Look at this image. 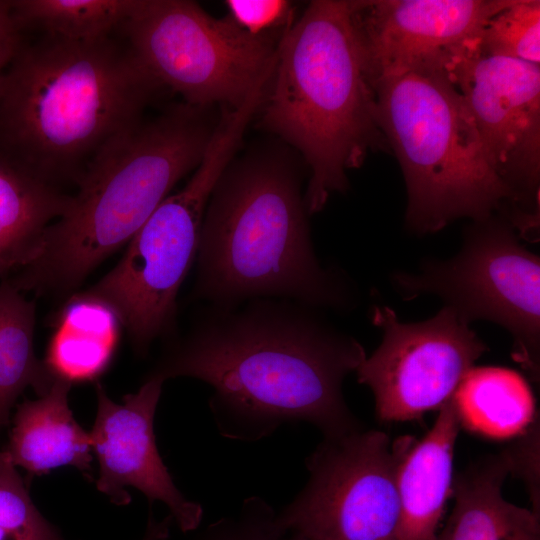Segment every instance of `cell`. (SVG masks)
Listing matches in <instances>:
<instances>
[{
  "label": "cell",
  "mask_w": 540,
  "mask_h": 540,
  "mask_svg": "<svg viewBox=\"0 0 540 540\" xmlns=\"http://www.w3.org/2000/svg\"><path fill=\"white\" fill-rule=\"evenodd\" d=\"M366 357L359 341L329 324L316 308L255 298L234 306L209 305L151 374L211 386L209 408L225 438L254 442L295 422L335 438L365 428L342 387Z\"/></svg>",
  "instance_id": "6da1fadb"
},
{
  "label": "cell",
  "mask_w": 540,
  "mask_h": 540,
  "mask_svg": "<svg viewBox=\"0 0 540 540\" xmlns=\"http://www.w3.org/2000/svg\"><path fill=\"white\" fill-rule=\"evenodd\" d=\"M162 87L111 36L24 41L0 95V154L57 188L136 126Z\"/></svg>",
  "instance_id": "7a4b0ae2"
},
{
  "label": "cell",
  "mask_w": 540,
  "mask_h": 540,
  "mask_svg": "<svg viewBox=\"0 0 540 540\" xmlns=\"http://www.w3.org/2000/svg\"><path fill=\"white\" fill-rule=\"evenodd\" d=\"M293 157L260 149L235 158L218 178L203 217L192 295L213 306L255 298L344 309L343 278L318 260Z\"/></svg>",
  "instance_id": "3957f363"
},
{
  "label": "cell",
  "mask_w": 540,
  "mask_h": 540,
  "mask_svg": "<svg viewBox=\"0 0 540 540\" xmlns=\"http://www.w3.org/2000/svg\"><path fill=\"white\" fill-rule=\"evenodd\" d=\"M356 0H314L282 36L256 116L296 149L310 177L308 214L348 188L347 171L387 142L357 33Z\"/></svg>",
  "instance_id": "277c9868"
},
{
  "label": "cell",
  "mask_w": 540,
  "mask_h": 540,
  "mask_svg": "<svg viewBox=\"0 0 540 540\" xmlns=\"http://www.w3.org/2000/svg\"><path fill=\"white\" fill-rule=\"evenodd\" d=\"M217 119L184 102L107 143L77 181L40 255L9 282L21 292L69 293L129 243L171 189L201 162Z\"/></svg>",
  "instance_id": "5b68a950"
},
{
  "label": "cell",
  "mask_w": 540,
  "mask_h": 540,
  "mask_svg": "<svg viewBox=\"0 0 540 540\" xmlns=\"http://www.w3.org/2000/svg\"><path fill=\"white\" fill-rule=\"evenodd\" d=\"M372 86L378 126L404 176L410 230L432 233L459 218L479 221L496 213L517 224L515 197L446 75L409 73Z\"/></svg>",
  "instance_id": "8992f818"
},
{
  "label": "cell",
  "mask_w": 540,
  "mask_h": 540,
  "mask_svg": "<svg viewBox=\"0 0 540 540\" xmlns=\"http://www.w3.org/2000/svg\"><path fill=\"white\" fill-rule=\"evenodd\" d=\"M251 121L246 107L220 114L188 182L160 203L116 266L86 290L112 307L139 353L173 328L177 294L197 256L210 195Z\"/></svg>",
  "instance_id": "52a82bcc"
},
{
  "label": "cell",
  "mask_w": 540,
  "mask_h": 540,
  "mask_svg": "<svg viewBox=\"0 0 540 540\" xmlns=\"http://www.w3.org/2000/svg\"><path fill=\"white\" fill-rule=\"evenodd\" d=\"M119 30L162 88L201 108L239 107L272 73L281 40L249 35L189 0H136Z\"/></svg>",
  "instance_id": "ba28073f"
},
{
  "label": "cell",
  "mask_w": 540,
  "mask_h": 540,
  "mask_svg": "<svg viewBox=\"0 0 540 540\" xmlns=\"http://www.w3.org/2000/svg\"><path fill=\"white\" fill-rule=\"evenodd\" d=\"M394 284L406 299L440 297L467 324L502 326L512 336L514 360L539 381L540 261L505 218L473 221L456 256L427 261L417 273H398Z\"/></svg>",
  "instance_id": "9c48e42d"
},
{
  "label": "cell",
  "mask_w": 540,
  "mask_h": 540,
  "mask_svg": "<svg viewBox=\"0 0 540 540\" xmlns=\"http://www.w3.org/2000/svg\"><path fill=\"white\" fill-rule=\"evenodd\" d=\"M414 438L366 429L323 438L306 458L308 480L279 521L307 540H396L397 470Z\"/></svg>",
  "instance_id": "30bf717a"
},
{
  "label": "cell",
  "mask_w": 540,
  "mask_h": 540,
  "mask_svg": "<svg viewBox=\"0 0 540 540\" xmlns=\"http://www.w3.org/2000/svg\"><path fill=\"white\" fill-rule=\"evenodd\" d=\"M373 323L382 331L377 349L355 371L373 393L382 422H406L439 410L453 396L487 345L451 308L417 323L399 320L376 306Z\"/></svg>",
  "instance_id": "8fae6325"
},
{
  "label": "cell",
  "mask_w": 540,
  "mask_h": 540,
  "mask_svg": "<svg viewBox=\"0 0 540 540\" xmlns=\"http://www.w3.org/2000/svg\"><path fill=\"white\" fill-rule=\"evenodd\" d=\"M488 156L515 197L519 234L536 239L540 183V66L481 55L478 48L448 70Z\"/></svg>",
  "instance_id": "7c38bea8"
},
{
  "label": "cell",
  "mask_w": 540,
  "mask_h": 540,
  "mask_svg": "<svg viewBox=\"0 0 540 540\" xmlns=\"http://www.w3.org/2000/svg\"><path fill=\"white\" fill-rule=\"evenodd\" d=\"M512 0H356L354 20L371 83L444 74L478 48L486 22Z\"/></svg>",
  "instance_id": "4fadbf2b"
},
{
  "label": "cell",
  "mask_w": 540,
  "mask_h": 540,
  "mask_svg": "<svg viewBox=\"0 0 540 540\" xmlns=\"http://www.w3.org/2000/svg\"><path fill=\"white\" fill-rule=\"evenodd\" d=\"M164 380L150 374L136 393L115 403L97 383V414L91 437L92 453L99 465L97 489L116 505H127L133 487L150 503L160 501L183 532L201 523L200 504L188 500L175 485L157 448L154 416Z\"/></svg>",
  "instance_id": "5bb4252c"
},
{
  "label": "cell",
  "mask_w": 540,
  "mask_h": 540,
  "mask_svg": "<svg viewBox=\"0 0 540 540\" xmlns=\"http://www.w3.org/2000/svg\"><path fill=\"white\" fill-rule=\"evenodd\" d=\"M432 428L411 442L397 470L400 519L396 540H433L453 488V457L461 429L450 399Z\"/></svg>",
  "instance_id": "9a60e30c"
},
{
  "label": "cell",
  "mask_w": 540,
  "mask_h": 540,
  "mask_svg": "<svg viewBox=\"0 0 540 540\" xmlns=\"http://www.w3.org/2000/svg\"><path fill=\"white\" fill-rule=\"evenodd\" d=\"M508 475L504 450L458 472L453 479V509L433 540H540V515L502 495Z\"/></svg>",
  "instance_id": "2e32d148"
},
{
  "label": "cell",
  "mask_w": 540,
  "mask_h": 540,
  "mask_svg": "<svg viewBox=\"0 0 540 540\" xmlns=\"http://www.w3.org/2000/svg\"><path fill=\"white\" fill-rule=\"evenodd\" d=\"M70 387V383L55 379L37 399L17 406L3 449L15 467L33 475L62 466H73L84 473L91 470L90 433L73 417L68 402Z\"/></svg>",
  "instance_id": "e0dca14e"
},
{
  "label": "cell",
  "mask_w": 540,
  "mask_h": 540,
  "mask_svg": "<svg viewBox=\"0 0 540 540\" xmlns=\"http://www.w3.org/2000/svg\"><path fill=\"white\" fill-rule=\"evenodd\" d=\"M72 196L0 154V279L41 253L48 227L62 217Z\"/></svg>",
  "instance_id": "ac0fdd59"
},
{
  "label": "cell",
  "mask_w": 540,
  "mask_h": 540,
  "mask_svg": "<svg viewBox=\"0 0 540 540\" xmlns=\"http://www.w3.org/2000/svg\"><path fill=\"white\" fill-rule=\"evenodd\" d=\"M122 323L116 312L86 291L72 295L54 318L45 366L55 379L96 380L115 355Z\"/></svg>",
  "instance_id": "d6986e66"
},
{
  "label": "cell",
  "mask_w": 540,
  "mask_h": 540,
  "mask_svg": "<svg viewBox=\"0 0 540 540\" xmlns=\"http://www.w3.org/2000/svg\"><path fill=\"white\" fill-rule=\"evenodd\" d=\"M451 400L460 427L488 439L515 438L538 418L528 382L505 367L474 366Z\"/></svg>",
  "instance_id": "ffe728a7"
},
{
  "label": "cell",
  "mask_w": 540,
  "mask_h": 540,
  "mask_svg": "<svg viewBox=\"0 0 540 540\" xmlns=\"http://www.w3.org/2000/svg\"><path fill=\"white\" fill-rule=\"evenodd\" d=\"M35 312L34 302L7 278L0 281V431L27 387L40 396L55 380L34 353Z\"/></svg>",
  "instance_id": "44dd1931"
},
{
  "label": "cell",
  "mask_w": 540,
  "mask_h": 540,
  "mask_svg": "<svg viewBox=\"0 0 540 540\" xmlns=\"http://www.w3.org/2000/svg\"><path fill=\"white\" fill-rule=\"evenodd\" d=\"M136 0H13V16L22 30L72 41L111 36L131 14Z\"/></svg>",
  "instance_id": "7402d4cb"
},
{
  "label": "cell",
  "mask_w": 540,
  "mask_h": 540,
  "mask_svg": "<svg viewBox=\"0 0 540 540\" xmlns=\"http://www.w3.org/2000/svg\"><path fill=\"white\" fill-rule=\"evenodd\" d=\"M478 51L539 65L540 1L512 0L492 16L481 30Z\"/></svg>",
  "instance_id": "603a6c76"
},
{
  "label": "cell",
  "mask_w": 540,
  "mask_h": 540,
  "mask_svg": "<svg viewBox=\"0 0 540 540\" xmlns=\"http://www.w3.org/2000/svg\"><path fill=\"white\" fill-rule=\"evenodd\" d=\"M0 540H65L35 506L17 467L1 449Z\"/></svg>",
  "instance_id": "cb8c5ba5"
},
{
  "label": "cell",
  "mask_w": 540,
  "mask_h": 540,
  "mask_svg": "<svg viewBox=\"0 0 540 540\" xmlns=\"http://www.w3.org/2000/svg\"><path fill=\"white\" fill-rule=\"evenodd\" d=\"M194 540H307L284 526L277 512L262 498L251 496L240 510L209 524Z\"/></svg>",
  "instance_id": "d4e9b609"
},
{
  "label": "cell",
  "mask_w": 540,
  "mask_h": 540,
  "mask_svg": "<svg viewBox=\"0 0 540 540\" xmlns=\"http://www.w3.org/2000/svg\"><path fill=\"white\" fill-rule=\"evenodd\" d=\"M226 16L255 37L280 40L295 21L293 4L285 0H227Z\"/></svg>",
  "instance_id": "484cf974"
},
{
  "label": "cell",
  "mask_w": 540,
  "mask_h": 540,
  "mask_svg": "<svg viewBox=\"0 0 540 540\" xmlns=\"http://www.w3.org/2000/svg\"><path fill=\"white\" fill-rule=\"evenodd\" d=\"M539 435V418H537L504 449L510 475L523 481L528 491L530 509L538 515H540Z\"/></svg>",
  "instance_id": "4316f807"
},
{
  "label": "cell",
  "mask_w": 540,
  "mask_h": 540,
  "mask_svg": "<svg viewBox=\"0 0 540 540\" xmlns=\"http://www.w3.org/2000/svg\"><path fill=\"white\" fill-rule=\"evenodd\" d=\"M23 30L16 22L10 0H0V95L6 74L21 49Z\"/></svg>",
  "instance_id": "83f0119b"
},
{
  "label": "cell",
  "mask_w": 540,
  "mask_h": 540,
  "mask_svg": "<svg viewBox=\"0 0 540 540\" xmlns=\"http://www.w3.org/2000/svg\"><path fill=\"white\" fill-rule=\"evenodd\" d=\"M173 519L170 515L162 520H157L151 514L143 537L140 540H167L170 534V526Z\"/></svg>",
  "instance_id": "f1b7e54d"
}]
</instances>
